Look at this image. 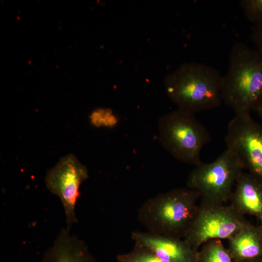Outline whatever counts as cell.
Wrapping results in <instances>:
<instances>
[{
	"instance_id": "cell-20",
	"label": "cell",
	"mask_w": 262,
	"mask_h": 262,
	"mask_svg": "<svg viewBox=\"0 0 262 262\" xmlns=\"http://www.w3.org/2000/svg\"><path fill=\"white\" fill-rule=\"evenodd\" d=\"M260 225L259 226L262 231V218L260 219Z\"/></svg>"
},
{
	"instance_id": "cell-2",
	"label": "cell",
	"mask_w": 262,
	"mask_h": 262,
	"mask_svg": "<svg viewBox=\"0 0 262 262\" xmlns=\"http://www.w3.org/2000/svg\"><path fill=\"white\" fill-rule=\"evenodd\" d=\"M221 90L223 102L235 115H250L262 96V53L235 43L228 71L222 76Z\"/></svg>"
},
{
	"instance_id": "cell-19",
	"label": "cell",
	"mask_w": 262,
	"mask_h": 262,
	"mask_svg": "<svg viewBox=\"0 0 262 262\" xmlns=\"http://www.w3.org/2000/svg\"><path fill=\"white\" fill-rule=\"evenodd\" d=\"M235 262H262V258Z\"/></svg>"
},
{
	"instance_id": "cell-10",
	"label": "cell",
	"mask_w": 262,
	"mask_h": 262,
	"mask_svg": "<svg viewBox=\"0 0 262 262\" xmlns=\"http://www.w3.org/2000/svg\"><path fill=\"white\" fill-rule=\"evenodd\" d=\"M40 262H98L84 242L62 229Z\"/></svg>"
},
{
	"instance_id": "cell-6",
	"label": "cell",
	"mask_w": 262,
	"mask_h": 262,
	"mask_svg": "<svg viewBox=\"0 0 262 262\" xmlns=\"http://www.w3.org/2000/svg\"><path fill=\"white\" fill-rule=\"evenodd\" d=\"M248 222L231 205L202 201L183 240L193 249L212 240H229Z\"/></svg>"
},
{
	"instance_id": "cell-14",
	"label": "cell",
	"mask_w": 262,
	"mask_h": 262,
	"mask_svg": "<svg viewBox=\"0 0 262 262\" xmlns=\"http://www.w3.org/2000/svg\"><path fill=\"white\" fill-rule=\"evenodd\" d=\"M116 262H171L163 260L147 248L134 244L133 248L128 253L119 254Z\"/></svg>"
},
{
	"instance_id": "cell-5",
	"label": "cell",
	"mask_w": 262,
	"mask_h": 262,
	"mask_svg": "<svg viewBox=\"0 0 262 262\" xmlns=\"http://www.w3.org/2000/svg\"><path fill=\"white\" fill-rule=\"evenodd\" d=\"M243 169L237 156L227 148L213 161L195 166L188 176L187 186L196 191L202 201L224 204L231 197Z\"/></svg>"
},
{
	"instance_id": "cell-17",
	"label": "cell",
	"mask_w": 262,
	"mask_h": 262,
	"mask_svg": "<svg viewBox=\"0 0 262 262\" xmlns=\"http://www.w3.org/2000/svg\"><path fill=\"white\" fill-rule=\"evenodd\" d=\"M250 37L256 49L262 53V23L254 25Z\"/></svg>"
},
{
	"instance_id": "cell-4",
	"label": "cell",
	"mask_w": 262,
	"mask_h": 262,
	"mask_svg": "<svg viewBox=\"0 0 262 262\" xmlns=\"http://www.w3.org/2000/svg\"><path fill=\"white\" fill-rule=\"evenodd\" d=\"M158 130L160 143L174 158L195 166L202 163L201 152L211 136L195 114L179 109L168 113L159 118Z\"/></svg>"
},
{
	"instance_id": "cell-1",
	"label": "cell",
	"mask_w": 262,
	"mask_h": 262,
	"mask_svg": "<svg viewBox=\"0 0 262 262\" xmlns=\"http://www.w3.org/2000/svg\"><path fill=\"white\" fill-rule=\"evenodd\" d=\"M222 75L205 64L187 62L164 79L166 92L177 109L194 114L219 107Z\"/></svg>"
},
{
	"instance_id": "cell-11",
	"label": "cell",
	"mask_w": 262,
	"mask_h": 262,
	"mask_svg": "<svg viewBox=\"0 0 262 262\" xmlns=\"http://www.w3.org/2000/svg\"><path fill=\"white\" fill-rule=\"evenodd\" d=\"M230 198L231 205L242 215L262 218V183L249 173L240 174Z\"/></svg>"
},
{
	"instance_id": "cell-15",
	"label": "cell",
	"mask_w": 262,
	"mask_h": 262,
	"mask_svg": "<svg viewBox=\"0 0 262 262\" xmlns=\"http://www.w3.org/2000/svg\"><path fill=\"white\" fill-rule=\"evenodd\" d=\"M240 4L250 22L254 25L262 23V0H242Z\"/></svg>"
},
{
	"instance_id": "cell-9",
	"label": "cell",
	"mask_w": 262,
	"mask_h": 262,
	"mask_svg": "<svg viewBox=\"0 0 262 262\" xmlns=\"http://www.w3.org/2000/svg\"><path fill=\"white\" fill-rule=\"evenodd\" d=\"M131 238L134 244L147 248L163 260L171 262H197L198 252L183 239L140 231L132 232Z\"/></svg>"
},
{
	"instance_id": "cell-13",
	"label": "cell",
	"mask_w": 262,
	"mask_h": 262,
	"mask_svg": "<svg viewBox=\"0 0 262 262\" xmlns=\"http://www.w3.org/2000/svg\"><path fill=\"white\" fill-rule=\"evenodd\" d=\"M197 262H232L228 249L219 240H212L202 246Z\"/></svg>"
},
{
	"instance_id": "cell-16",
	"label": "cell",
	"mask_w": 262,
	"mask_h": 262,
	"mask_svg": "<svg viewBox=\"0 0 262 262\" xmlns=\"http://www.w3.org/2000/svg\"><path fill=\"white\" fill-rule=\"evenodd\" d=\"M90 120L92 124L97 127H113L118 121L116 116L113 113L112 111L107 108L95 110L91 114Z\"/></svg>"
},
{
	"instance_id": "cell-12",
	"label": "cell",
	"mask_w": 262,
	"mask_h": 262,
	"mask_svg": "<svg viewBox=\"0 0 262 262\" xmlns=\"http://www.w3.org/2000/svg\"><path fill=\"white\" fill-rule=\"evenodd\" d=\"M229 241L228 249L234 262L262 258V231L247 223Z\"/></svg>"
},
{
	"instance_id": "cell-3",
	"label": "cell",
	"mask_w": 262,
	"mask_h": 262,
	"mask_svg": "<svg viewBox=\"0 0 262 262\" xmlns=\"http://www.w3.org/2000/svg\"><path fill=\"white\" fill-rule=\"evenodd\" d=\"M198 197L188 188L158 194L141 205L138 219L149 232L183 239L197 212Z\"/></svg>"
},
{
	"instance_id": "cell-18",
	"label": "cell",
	"mask_w": 262,
	"mask_h": 262,
	"mask_svg": "<svg viewBox=\"0 0 262 262\" xmlns=\"http://www.w3.org/2000/svg\"><path fill=\"white\" fill-rule=\"evenodd\" d=\"M253 111L258 114L262 121V96L257 103Z\"/></svg>"
},
{
	"instance_id": "cell-7",
	"label": "cell",
	"mask_w": 262,
	"mask_h": 262,
	"mask_svg": "<svg viewBox=\"0 0 262 262\" xmlns=\"http://www.w3.org/2000/svg\"><path fill=\"white\" fill-rule=\"evenodd\" d=\"M225 141L244 168L262 183V123L250 115H235L228 124Z\"/></svg>"
},
{
	"instance_id": "cell-8",
	"label": "cell",
	"mask_w": 262,
	"mask_h": 262,
	"mask_svg": "<svg viewBox=\"0 0 262 262\" xmlns=\"http://www.w3.org/2000/svg\"><path fill=\"white\" fill-rule=\"evenodd\" d=\"M88 178L87 168L72 154L61 158L46 174V186L51 193L60 199L69 229L77 222L75 206L80 196L79 188Z\"/></svg>"
}]
</instances>
